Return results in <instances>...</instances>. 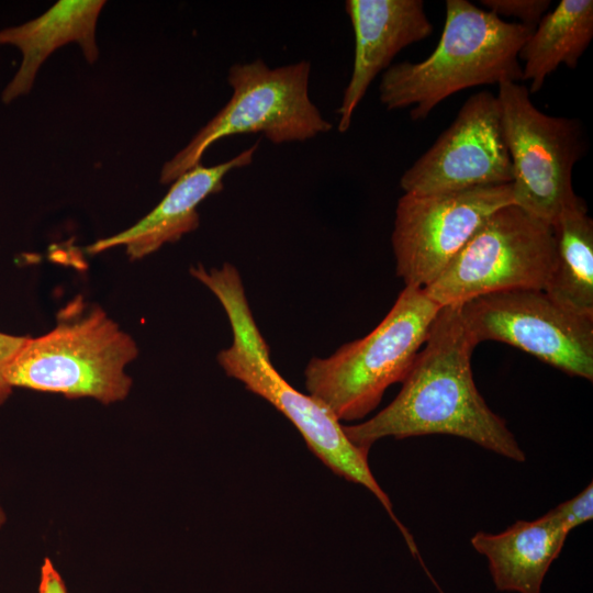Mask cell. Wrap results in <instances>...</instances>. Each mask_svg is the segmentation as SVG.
Here are the masks:
<instances>
[{"mask_svg": "<svg viewBox=\"0 0 593 593\" xmlns=\"http://www.w3.org/2000/svg\"><path fill=\"white\" fill-rule=\"evenodd\" d=\"M477 344L460 305L443 306L396 398L373 417L343 429L358 448L369 451L379 439L432 434L469 439L500 456L523 462L505 421L485 403L475 387L471 356Z\"/></svg>", "mask_w": 593, "mask_h": 593, "instance_id": "cell-1", "label": "cell"}, {"mask_svg": "<svg viewBox=\"0 0 593 593\" xmlns=\"http://www.w3.org/2000/svg\"><path fill=\"white\" fill-rule=\"evenodd\" d=\"M190 273L215 295L228 318L232 344L216 356L225 374L282 413L309 449L334 473L367 488L395 523L407 547L413 549V536L396 518L390 497L370 470L369 451L348 439L343 425L326 405L294 389L272 365L269 346L255 321L236 267L230 262L219 268L198 264L190 268Z\"/></svg>", "mask_w": 593, "mask_h": 593, "instance_id": "cell-2", "label": "cell"}, {"mask_svg": "<svg viewBox=\"0 0 593 593\" xmlns=\"http://www.w3.org/2000/svg\"><path fill=\"white\" fill-rule=\"evenodd\" d=\"M440 40L422 61L391 65L379 85L387 110L423 121L448 97L477 86L522 81L518 54L534 29L506 22L468 0H447Z\"/></svg>", "mask_w": 593, "mask_h": 593, "instance_id": "cell-3", "label": "cell"}, {"mask_svg": "<svg viewBox=\"0 0 593 593\" xmlns=\"http://www.w3.org/2000/svg\"><path fill=\"white\" fill-rule=\"evenodd\" d=\"M137 354L128 334L100 306L78 296L58 312L51 332L26 338L4 378L11 388L111 404L128 395L132 379L125 367Z\"/></svg>", "mask_w": 593, "mask_h": 593, "instance_id": "cell-4", "label": "cell"}, {"mask_svg": "<svg viewBox=\"0 0 593 593\" xmlns=\"http://www.w3.org/2000/svg\"><path fill=\"white\" fill-rule=\"evenodd\" d=\"M440 309L424 289L405 287L369 334L307 362V393L339 422L363 418L391 384L405 379Z\"/></svg>", "mask_w": 593, "mask_h": 593, "instance_id": "cell-5", "label": "cell"}, {"mask_svg": "<svg viewBox=\"0 0 593 593\" xmlns=\"http://www.w3.org/2000/svg\"><path fill=\"white\" fill-rule=\"evenodd\" d=\"M311 66L306 60L270 68L258 58L233 65L227 75L228 102L170 160L164 164L160 182L170 183L201 164L205 150L221 138L261 133L272 144L304 142L333 125L309 96Z\"/></svg>", "mask_w": 593, "mask_h": 593, "instance_id": "cell-6", "label": "cell"}, {"mask_svg": "<svg viewBox=\"0 0 593 593\" xmlns=\"http://www.w3.org/2000/svg\"><path fill=\"white\" fill-rule=\"evenodd\" d=\"M555 259L551 224L511 204L495 211L424 290L441 307L499 291L544 290Z\"/></svg>", "mask_w": 593, "mask_h": 593, "instance_id": "cell-7", "label": "cell"}, {"mask_svg": "<svg viewBox=\"0 0 593 593\" xmlns=\"http://www.w3.org/2000/svg\"><path fill=\"white\" fill-rule=\"evenodd\" d=\"M496 98L512 161L514 204L552 226L579 198L572 171L585 149L581 124L540 111L521 82L500 83Z\"/></svg>", "mask_w": 593, "mask_h": 593, "instance_id": "cell-8", "label": "cell"}, {"mask_svg": "<svg viewBox=\"0 0 593 593\" xmlns=\"http://www.w3.org/2000/svg\"><path fill=\"white\" fill-rule=\"evenodd\" d=\"M478 345H512L564 373L593 380V316L579 314L541 289L483 294L460 305Z\"/></svg>", "mask_w": 593, "mask_h": 593, "instance_id": "cell-9", "label": "cell"}, {"mask_svg": "<svg viewBox=\"0 0 593 593\" xmlns=\"http://www.w3.org/2000/svg\"><path fill=\"white\" fill-rule=\"evenodd\" d=\"M514 204L512 183L399 199L391 237L396 275L426 288L499 209Z\"/></svg>", "mask_w": 593, "mask_h": 593, "instance_id": "cell-10", "label": "cell"}, {"mask_svg": "<svg viewBox=\"0 0 593 593\" xmlns=\"http://www.w3.org/2000/svg\"><path fill=\"white\" fill-rule=\"evenodd\" d=\"M513 182L496 96H470L452 123L409 168L400 186L405 193L438 194Z\"/></svg>", "mask_w": 593, "mask_h": 593, "instance_id": "cell-11", "label": "cell"}, {"mask_svg": "<svg viewBox=\"0 0 593 593\" xmlns=\"http://www.w3.org/2000/svg\"><path fill=\"white\" fill-rule=\"evenodd\" d=\"M345 8L354 29L355 56L337 110L340 133L349 128L369 86L391 66L395 55L434 31L423 0H347Z\"/></svg>", "mask_w": 593, "mask_h": 593, "instance_id": "cell-12", "label": "cell"}, {"mask_svg": "<svg viewBox=\"0 0 593 593\" xmlns=\"http://www.w3.org/2000/svg\"><path fill=\"white\" fill-rule=\"evenodd\" d=\"M257 148L258 142L219 165L194 166L177 178L163 200L136 224L94 242L87 247V251L98 254L124 246L130 259L135 260L158 250L167 243H176L199 227V204L223 189V179L231 170L250 165Z\"/></svg>", "mask_w": 593, "mask_h": 593, "instance_id": "cell-13", "label": "cell"}, {"mask_svg": "<svg viewBox=\"0 0 593 593\" xmlns=\"http://www.w3.org/2000/svg\"><path fill=\"white\" fill-rule=\"evenodd\" d=\"M104 3L103 0H60L38 18L1 30L0 45H13L22 53L21 65L3 90L2 101L9 103L29 93L44 60L70 42L78 43L92 64L98 58L96 26Z\"/></svg>", "mask_w": 593, "mask_h": 593, "instance_id": "cell-14", "label": "cell"}, {"mask_svg": "<svg viewBox=\"0 0 593 593\" xmlns=\"http://www.w3.org/2000/svg\"><path fill=\"white\" fill-rule=\"evenodd\" d=\"M568 535L562 523L548 512L535 521H517L500 534L479 532L471 545L486 557L499 591L540 593Z\"/></svg>", "mask_w": 593, "mask_h": 593, "instance_id": "cell-15", "label": "cell"}, {"mask_svg": "<svg viewBox=\"0 0 593 593\" xmlns=\"http://www.w3.org/2000/svg\"><path fill=\"white\" fill-rule=\"evenodd\" d=\"M592 38V0H561L546 13L518 54L524 63L522 81H530L529 93L538 92L561 64L575 68Z\"/></svg>", "mask_w": 593, "mask_h": 593, "instance_id": "cell-16", "label": "cell"}, {"mask_svg": "<svg viewBox=\"0 0 593 593\" xmlns=\"http://www.w3.org/2000/svg\"><path fill=\"white\" fill-rule=\"evenodd\" d=\"M552 228L556 259L544 290L561 305L593 316V221L580 197L560 212Z\"/></svg>", "mask_w": 593, "mask_h": 593, "instance_id": "cell-17", "label": "cell"}, {"mask_svg": "<svg viewBox=\"0 0 593 593\" xmlns=\"http://www.w3.org/2000/svg\"><path fill=\"white\" fill-rule=\"evenodd\" d=\"M480 2L495 15L518 19V23L530 29H535L551 3L549 0H481Z\"/></svg>", "mask_w": 593, "mask_h": 593, "instance_id": "cell-18", "label": "cell"}, {"mask_svg": "<svg viewBox=\"0 0 593 593\" xmlns=\"http://www.w3.org/2000/svg\"><path fill=\"white\" fill-rule=\"evenodd\" d=\"M570 533L577 526L593 518V483L591 482L574 497L559 504L551 511Z\"/></svg>", "mask_w": 593, "mask_h": 593, "instance_id": "cell-19", "label": "cell"}, {"mask_svg": "<svg viewBox=\"0 0 593 593\" xmlns=\"http://www.w3.org/2000/svg\"><path fill=\"white\" fill-rule=\"evenodd\" d=\"M26 338L0 332V405L7 401L12 392V388L4 378L5 369Z\"/></svg>", "mask_w": 593, "mask_h": 593, "instance_id": "cell-20", "label": "cell"}, {"mask_svg": "<svg viewBox=\"0 0 593 593\" xmlns=\"http://www.w3.org/2000/svg\"><path fill=\"white\" fill-rule=\"evenodd\" d=\"M38 593H68L60 573L49 558H45L41 568Z\"/></svg>", "mask_w": 593, "mask_h": 593, "instance_id": "cell-21", "label": "cell"}, {"mask_svg": "<svg viewBox=\"0 0 593 593\" xmlns=\"http://www.w3.org/2000/svg\"><path fill=\"white\" fill-rule=\"evenodd\" d=\"M5 519H7L5 513H4L3 508L0 506V528L5 523Z\"/></svg>", "mask_w": 593, "mask_h": 593, "instance_id": "cell-22", "label": "cell"}]
</instances>
